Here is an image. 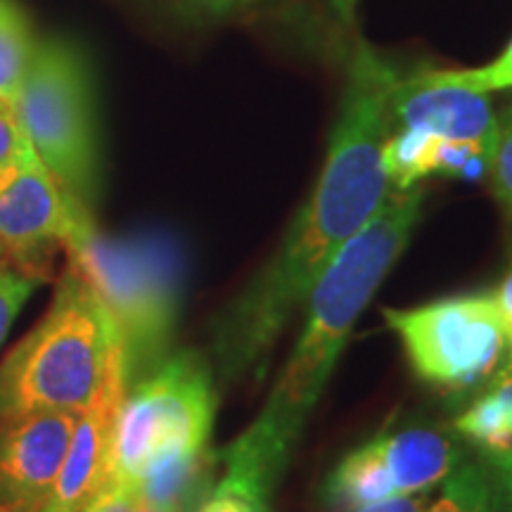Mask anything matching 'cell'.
Wrapping results in <instances>:
<instances>
[{"label": "cell", "instance_id": "1", "mask_svg": "<svg viewBox=\"0 0 512 512\" xmlns=\"http://www.w3.org/2000/svg\"><path fill=\"white\" fill-rule=\"evenodd\" d=\"M401 76L366 41L349 60L347 88L328 159L309 202L287 230L283 245L216 325L221 373H264L268 356L294 313L309 299L337 254L392 195L384 143L392 133V100Z\"/></svg>", "mask_w": 512, "mask_h": 512}, {"label": "cell", "instance_id": "2", "mask_svg": "<svg viewBox=\"0 0 512 512\" xmlns=\"http://www.w3.org/2000/svg\"><path fill=\"white\" fill-rule=\"evenodd\" d=\"M420 211L422 190H392L368 226L358 230L320 275L283 375L256 420L226 448L223 486L261 498L273 494L358 316L399 261Z\"/></svg>", "mask_w": 512, "mask_h": 512}, {"label": "cell", "instance_id": "3", "mask_svg": "<svg viewBox=\"0 0 512 512\" xmlns=\"http://www.w3.org/2000/svg\"><path fill=\"white\" fill-rule=\"evenodd\" d=\"M124 354L119 330L79 275L67 271L43 318L0 361V422L83 413Z\"/></svg>", "mask_w": 512, "mask_h": 512}, {"label": "cell", "instance_id": "4", "mask_svg": "<svg viewBox=\"0 0 512 512\" xmlns=\"http://www.w3.org/2000/svg\"><path fill=\"white\" fill-rule=\"evenodd\" d=\"M69 271L91 287L117 325L128 387L164 361L181 311V252L159 235L110 238L95 221L62 245Z\"/></svg>", "mask_w": 512, "mask_h": 512}, {"label": "cell", "instance_id": "5", "mask_svg": "<svg viewBox=\"0 0 512 512\" xmlns=\"http://www.w3.org/2000/svg\"><path fill=\"white\" fill-rule=\"evenodd\" d=\"M214 413V382L202 356H166L121 401L105 484L136 491L152 467L204 451Z\"/></svg>", "mask_w": 512, "mask_h": 512}, {"label": "cell", "instance_id": "6", "mask_svg": "<svg viewBox=\"0 0 512 512\" xmlns=\"http://www.w3.org/2000/svg\"><path fill=\"white\" fill-rule=\"evenodd\" d=\"M12 110L43 166L91 207L98 195L100 150L91 74L79 50L60 38L36 41Z\"/></svg>", "mask_w": 512, "mask_h": 512}, {"label": "cell", "instance_id": "7", "mask_svg": "<svg viewBox=\"0 0 512 512\" xmlns=\"http://www.w3.org/2000/svg\"><path fill=\"white\" fill-rule=\"evenodd\" d=\"M415 375L430 387L463 394L494 380L505 354L494 294H463L418 309H384Z\"/></svg>", "mask_w": 512, "mask_h": 512}, {"label": "cell", "instance_id": "8", "mask_svg": "<svg viewBox=\"0 0 512 512\" xmlns=\"http://www.w3.org/2000/svg\"><path fill=\"white\" fill-rule=\"evenodd\" d=\"M93 221L91 207L57 183L41 159L0 190V242L22 271ZM29 273V271H27Z\"/></svg>", "mask_w": 512, "mask_h": 512}, {"label": "cell", "instance_id": "9", "mask_svg": "<svg viewBox=\"0 0 512 512\" xmlns=\"http://www.w3.org/2000/svg\"><path fill=\"white\" fill-rule=\"evenodd\" d=\"M79 413H34L0 422V512L38 510L60 475Z\"/></svg>", "mask_w": 512, "mask_h": 512}, {"label": "cell", "instance_id": "10", "mask_svg": "<svg viewBox=\"0 0 512 512\" xmlns=\"http://www.w3.org/2000/svg\"><path fill=\"white\" fill-rule=\"evenodd\" d=\"M128 392L126 363L121 354L102 384L100 394L76 418L72 441L53 489L36 512H83L107 482L119 406Z\"/></svg>", "mask_w": 512, "mask_h": 512}, {"label": "cell", "instance_id": "11", "mask_svg": "<svg viewBox=\"0 0 512 512\" xmlns=\"http://www.w3.org/2000/svg\"><path fill=\"white\" fill-rule=\"evenodd\" d=\"M392 128L411 126L444 140H465L494 152L498 117L484 93L439 86L418 74L401 79L392 100Z\"/></svg>", "mask_w": 512, "mask_h": 512}, {"label": "cell", "instance_id": "12", "mask_svg": "<svg viewBox=\"0 0 512 512\" xmlns=\"http://www.w3.org/2000/svg\"><path fill=\"white\" fill-rule=\"evenodd\" d=\"M382 463L396 494H425L444 482L458 465V451L444 432L434 427H406L375 437Z\"/></svg>", "mask_w": 512, "mask_h": 512}, {"label": "cell", "instance_id": "13", "mask_svg": "<svg viewBox=\"0 0 512 512\" xmlns=\"http://www.w3.org/2000/svg\"><path fill=\"white\" fill-rule=\"evenodd\" d=\"M396 494L392 479L387 475V467L382 463L380 448L375 439L366 441L342 458L335 470L325 479L323 498L330 508L349 512L361 505L384 501Z\"/></svg>", "mask_w": 512, "mask_h": 512}, {"label": "cell", "instance_id": "14", "mask_svg": "<svg viewBox=\"0 0 512 512\" xmlns=\"http://www.w3.org/2000/svg\"><path fill=\"white\" fill-rule=\"evenodd\" d=\"M34 48L27 15L12 0H0V105L15 102Z\"/></svg>", "mask_w": 512, "mask_h": 512}, {"label": "cell", "instance_id": "15", "mask_svg": "<svg viewBox=\"0 0 512 512\" xmlns=\"http://www.w3.org/2000/svg\"><path fill=\"white\" fill-rule=\"evenodd\" d=\"M425 512H501L489 479L477 465H456L444 479L441 496Z\"/></svg>", "mask_w": 512, "mask_h": 512}, {"label": "cell", "instance_id": "16", "mask_svg": "<svg viewBox=\"0 0 512 512\" xmlns=\"http://www.w3.org/2000/svg\"><path fill=\"white\" fill-rule=\"evenodd\" d=\"M422 81L439 83V86L463 88L472 93H494L512 88V41L505 46L494 62L475 69H444V72H420Z\"/></svg>", "mask_w": 512, "mask_h": 512}, {"label": "cell", "instance_id": "17", "mask_svg": "<svg viewBox=\"0 0 512 512\" xmlns=\"http://www.w3.org/2000/svg\"><path fill=\"white\" fill-rule=\"evenodd\" d=\"M34 145L10 105H0V190L38 162Z\"/></svg>", "mask_w": 512, "mask_h": 512}, {"label": "cell", "instance_id": "18", "mask_svg": "<svg viewBox=\"0 0 512 512\" xmlns=\"http://www.w3.org/2000/svg\"><path fill=\"white\" fill-rule=\"evenodd\" d=\"M36 278L22 268L0 264V344L5 342L22 306L29 302Z\"/></svg>", "mask_w": 512, "mask_h": 512}, {"label": "cell", "instance_id": "19", "mask_svg": "<svg viewBox=\"0 0 512 512\" xmlns=\"http://www.w3.org/2000/svg\"><path fill=\"white\" fill-rule=\"evenodd\" d=\"M489 174L498 202L512 214V105L498 119L496 145Z\"/></svg>", "mask_w": 512, "mask_h": 512}, {"label": "cell", "instance_id": "20", "mask_svg": "<svg viewBox=\"0 0 512 512\" xmlns=\"http://www.w3.org/2000/svg\"><path fill=\"white\" fill-rule=\"evenodd\" d=\"M197 512H271L268 510V498H261L249 491L233 489V486H216Z\"/></svg>", "mask_w": 512, "mask_h": 512}, {"label": "cell", "instance_id": "21", "mask_svg": "<svg viewBox=\"0 0 512 512\" xmlns=\"http://www.w3.org/2000/svg\"><path fill=\"white\" fill-rule=\"evenodd\" d=\"M83 512H145V505L140 503V498L133 491L124 489V486L107 484L95 494Z\"/></svg>", "mask_w": 512, "mask_h": 512}, {"label": "cell", "instance_id": "22", "mask_svg": "<svg viewBox=\"0 0 512 512\" xmlns=\"http://www.w3.org/2000/svg\"><path fill=\"white\" fill-rule=\"evenodd\" d=\"M427 496L425 494H399L384 501H375L349 512H425Z\"/></svg>", "mask_w": 512, "mask_h": 512}, {"label": "cell", "instance_id": "23", "mask_svg": "<svg viewBox=\"0 0 512 512\" xmlns=\"http://www.w3.org/2000/svg\"><path fill=\"white\" fill-rule=\"evenodd\" d=\"M494 302L498 318H501L505 339H508V344L512 347V261L508 266V273H505V278L501 280V285H498L494 294Z\"/></svg>", "mask_w": 512, "mask_h": 512}, {"label": "cell", "instance_id": "24", "mask_svg": "<svg viewBox=\"0 0 512 512\" xmlns=\"http://www.w3.org/2000/svg\"><path fill=\"white\" fill-rule=\"evenodd\" d=\"M491 392L496 394V399L503 403V411H505V418H508V425L512 430V363L501 373H496L494 382L489 384Z\"/></svg>", "mask_w": 512, "mask_h": 512}, {"label": "cell", "instance_id": "25", "mask_svg": "<svg viewBox=\"0 0 512 512\" xmlns=\"http://www.w3.org/2000/svg\"><path fill=\"white\" fill-rule=\"evenodd\" d=\"M242 3H252V0H207L204 5H209L211 10H223V8H233V5H242Z\"/></svg>", "mask_w": 512, "mask_h": 512}, {"label": "cell", "instance_id": "26", "mask_svg": "<svg viewBox=\"0 0 512 512\" xmlns=\"http://www.w3.org/2000/svg\"><path fill=\"white\" fill-rule=\"evenodd\" d=\"M503 470V475H505V484H508V489H510V494H512V456L508 458V460H503L501 465H498Z\"/></svg>", "mask_w": 512, "mask_h": 512}, {"label": "cell", "instance_id": "27", "mask_svg": "<svg viewBox=\"0 0 512 512\" xmlns=\"http://www.w3.org/2000/svg\"><path fill=\"white\" fill-rule=\"evenodd\" d=\"M5 256V247H3V242H0V259H3Z\"/></svg>", "mask_w": 512, "mask_h": 512}, {"label": "cell", "instance_id": "28", "mask_svg": "<svg viewBox=\"0 0 512 512\" xmlns=\"http://www.w3.org/2000/svg\"><path fill=\"white\" fill-rule=\"evenodd\" d=\"M5 512H36V510H5Z\"/></svg>", "mask_w": 512, "mask_h": 512}, {"label": "cell", "instance_id": "29", "mask_svg": "<svg viewBox=\"0 0 512 512\" xmlns=\"http://www.w3.org/2000/svg\"><path fill=\"white\" fill-rule=\"evenodd\" d=\"M197 3H207V0H197Z\"/></svg>", "mask_w": 512, "mask_h": 512}]
</instances>
